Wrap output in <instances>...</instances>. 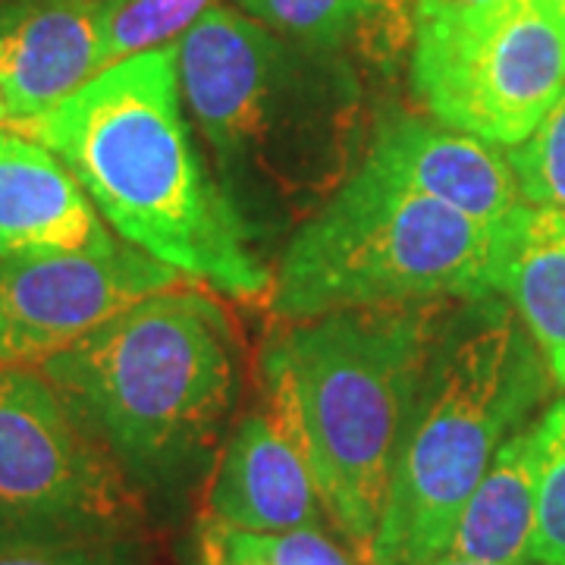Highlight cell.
Returning a JSON list of instances; mask_svg holds the SVG:
<instances>
[{
    "label": "cell",
    "instance_id": "13",
    "mask_svg": "<svg viewBox=\"0 0 565 565\" xmlns=\"http://www.w3.org/2000/svg\"><path fill=\"white\" fill-rule=\"evenodd\" d=\"M114 245L98 207L51 148L20 132H0V258Z\"/></svg>",
    "mask_w": 565,
    "mask_h": 565
},
{
    "label": "cell",
    "instance_id": "1",
    "mask_svg": "<svg viewBox=\"0 0 565 565\" xmlns=\"http://www.w3.org/2000/svg\"><path fill=\"white\" fill-rule=\"evenodd\" d=\"M185 110L252 239L305 223L362 154V85L343 54L315 51L230 7L177 41Z\"/></svg>",
    "mask_w": 565,
    "mask_h": 565
},
{
    "label": "cell",
    "instance_id": "3",
    "mask_svg": "<svg viewBox=\"0 0 565 565\" xmlns=\"http://www.w3.org/2000/svg\"><path fill=\"white\" fill-rule=\"evenodd\" d=\"M452 302L333 311L282 321L262 349L267 412L296 437L323 512L367 559Z\"/></svg>",
    "mask_w": 565,
    "mask_h": 565
},
{
    "label": "cell",
    "instance_id": "7",
    "mask_svg": "<svg viewBox=\"0 0 565 565\" xmlns=\"http://www.w3.org/2000/svg\"><path fill=\"white\" fill-rule=\"evenodd\" d=\"M145 493L39 367L0 364V541H132Z\"/></svg>",
    "mask_w": 565,
    "mask_h": 565
},
{
    "label": "cell",
    "instance_id": "26",
    "mask_svg": "<svg viewBox=\"0 0 565 565\" xmlns=\"http://www.w3.org/2000/svg\"><path fill=\"white\" fill-rule=\"evenodd\" d=\"M427 565H500V563H478V559H462V556H452V553H446L440 559H434V563Z\"/></svg>",
    "mask_w": 565,
    "mask_h": 565
},
{
    "label": "cell",
    "instance_id": "5",
    "mask_svg": "<svg viewBox=\"0 0 565 565\" xmlns=\"http://www.w3.org/2000/svg\"><path fill=\"white\" fill-rule=\"evenodd\" d=\"M550 384L541 349L505 299L449 305L364 565L446 556L468 497L497 449L534 422Z\"/></svg>",
    "mask_w": 565,
    "mask_h": 565
},
{
    "label": "cell",
    "instance_id": "6",
    "mask_svg": "<svg viewBox=\"0 0 565 565\" xmlns=\"http://www.w3.org/2000/svg\"><path fill=\"white\" fill-rule=\"evenodd\" d=\"M267 296L280 321L493 296V226L359 163L296 226Z\"/></svg>",
    "mask_w": 565,
    "mask_h": 565
},
{
    "label": "cell",
    "instance_id": "20",
    "mask_svg": "<svg viewBox=\"0 0 565 565\" xmlns=\"http://www.w3.org/2000/svg\"><path fill=\"white\" fill-rule=\"evenodd\" d=\"M0 565H148L139 537L132 541H0Z\"/></svg>",
    "mask_w": 565,
    "mask_h": 565
},
{
    "label": "cell",
    "instance_id": "15",
    "mask_svg": "<svg viewBox=\"0 0 565 565\" xmlns=\"http://www.w3.org/2000/svg\"><path fill=\"white\" fill-rule=\"evenodd\" d=\"M537 505V452L534 422L512 434L493 456V462L468 497L459 525L452 531V556L500 565L531 563Z\"/></svg>",
    "mask_w": 565,
    "mask_h": 565
},
{
    "label": "cell",
    "instance_id": "16",
    "mask_svg": "<svg viewBox=\"0 0 565 565\" xmlns=\"http://www.w3.org/2000/svg\"><path fill=\"white\" fill-rule=\"evenodd\" d=\"M252 20L315 51L390 61L415 35L418 0H236Z\"/></svg>",
    "mask_w": 565,
    "mask_h": 565
},
{
    "label": "cell",
    "instance_id": "24",
    "mask_svg": "<svg viewBox=\"0 0 565 565\" xmlns=\"http://www.w3.org/2000/svg\"><path fill=\"white\" fill-rule=\"evenodd\" d=\"M0 132H20V136L29 139V120H22L17 114V107L3 92V85H0Z\"/></svg>",
    "mask_w": 565,
    "mask_h": 565
},
{
    "label": "cell",
    "instance_id": "23",
    "mask_svg": "<svg viewBox=\"0 0 565 565\" xmlns=\"http://www.w3.org/2000/svg\"><path fill=\"white\" fill-rule=\"evenodd\" d=\"M202 565H264L255 553L236 544L233 531L217 522H207L202 534Z\"/></svg>",
    "mask_w": 565,
    "mask_h": 565
},
{
    "label": "cell",
    "instance_id": "21",
    "mask_svg": "<svg viewBox=\"0 0 565 565\" xmlns=\"http://www.w3.org/2000/svg\"><path fill=\"white\" fill-rule=\"evenodd\" d=\"M236 544L255 553L264 565H359L321 527H292L277 534H252L230 527Z\"/></svg>",
    "mask_w": 565,
    "mask_h": 565
},
{
    "label": "cell",
    "instance_id": "8",
    "mask_svg": "<svg viewBox=\"0 0 565 565\" xmlns=\"http://www.w3.org/2000/svg\"><path fill=\"white\" fill-rule=\"evenodd\" d=\"M412 88L449 129L522 145L565 92V41L537 0L490 20H415Z\"/></svg>",
    "mask_w": 565,
    "mask_h": 565
},
{
    "label": "cell",
    "instance_id": "17",
    "mask_svg": "<svg viewBox=\"0 0 565 565\" xmlns=\"http://www.w3.org/2000/svg\"><path fill=\"white\" fill-rule=\"evenodd\" d=\"M221 0H104L102 70L180 39Z\"/></svg>",
    "mask_w": 565,
    "mask_h": 565
},
{
    "label": "cell",
    "instance_id": "18",
    "mask_svg": "<svg viewBox=\"0 0 565 565\" xmlns=\"http://www.w3.org/2000/svg\"><path fill=\"white\" fill-rule=\"evenodd\" d=\"M537 505L531 563L565 565V399H553L534 418Z\"/></svg>",
    "mask_w": 565,
    "mask_h": 565
},
{
    "label": "cell",
    "instance_id": "19",
    "mask_svg": "<svg viewBox=\"0 0 565 565\" xmlns=\"http://www.w3.org/2000/svg\"><path fill=\"white\" fill-rule=\"evenodd\" d=\"M522 202L565 211V92L522 145L509 148Z\"/></svg>",
    "mask_w": 565,
    "mask_h": 565
},
{
    "label": "cell",
    "instance_id": "9",
    "mask_svg": "<svg viewBox=\"0 0 565 565\" xmlns=\"http://www.w3.org/2000/svg\"><path fill=\"white\" fill-rule=\"evenodd\" d=\"M182 277L136 245L0 258V364L35 367Z\"/></svg>",
    "mask_w": 565,
    "mask_h": 565
},
{
    "label": "cell",
    "instance_id": "25",
    "mask_svg": "<svg viewBox=\"0 0 565 565\" xmlns=\"http://www.w3.org/2000/svg\"><path fill=\"white\" fill-rule=\"evenodd\" d=\"M541 7L546 10V17L556 22V29H559V35L565 41V0H537Z\"/></svg>",
    "mask_w": 565,
    "mask_h": 565
},
{
    "label": "cell",
    "instance_id": "12",
    "mask_svg": "<svg viewBox=\"0 0 565 565\" xmlns=\"http://www.w3.org/2000/svg\"><path fill=\"white\" fill-rule=\"evenodd\" d=\"M104 0H0V85L22 120L102 70Z\"/></svg>",
    "mask_w": 565,
    "mask_h": 565
},
{
    "label": "cell",
    "instance_id": "22",
    "mask_svg": "<svg viewBox=\"0 0 565 565\" xmlns=\"http://www.w3.org/2000/svg\"><path fill=\"white\" fill-rule=\"evenodd\" d=\"M522 3L525 0H418L415 20H490Z\"/></svg>",
    "mask_w": 565,
    "mask_h": 565
},
{
    "label": "cell",
    "instance_id": "2",
    "mask_svg": "<svg viewBox=\"0 0 565 565\" xmlns=\"http://www.w3.org/2000/svg\"><path fill=\"white\" fill-rule=\"evenodd\" d=\"M122 236L182 280L262 299L274 274L192 139L177 44L98 70L29 126Z\"/></svg>",
    "mask_w": 565,
    "mask_h": 565
},
{
    "label": "cell",
    "instance_id": "10",
    "mask_svg": "<svg viewBox=\"0 0 565 565\" xmlns=\"http://www.w3.org/2000/svg\"><path fill=\"white\" fill-rule=\"evenodd\" d=\"M362 163L484 226H497L522 202L500 145L405 110H386L377 120Z\"/></svg>",
    "mask_w": 565,
    "mask_h": 565
},
{
    "label": "cell",
    "instance_id": "4",
    "mask_svg": "<svg viewBox=\"0 0 565 565\" xmlns=\"http://www.w3.org/2000/svg\"><path fill=\"white\" fill-rule=\"evenodd\" d=\"M39 371L117 456L141 493H177L236 399L233 337L204 292H154Z\"/></svg>",
    "mask_w": 565,
    "mask_h": 565
},
{
    "label": "cell",
    "instance_id": "14",
    "mask_svg": "<svg viewBox=\"0 0 565 565\" xmlns=\"http://www.w3.org/2000/svg\"><path fill=\"white\" fill-rule=\"evenodd\" d=\"M493 296L512 305L565 390V211L519 202L493 226Z\"/></svg>",
    "mask_w": 565,
    "mask_h": 565
},
{
    "label": "cell",
    "instance_id": "11",
    "mask_svg": "<svg viewBox=\"0 0 565 565\" xmlns=\"http://www.w3.org/2000/svg\"><path fill=\"white\" fill-rule=\"evenodd\" d=\"M211 522L252 534L321 525L323 503L302 446L270 412L245 415L207 487Z\"/></svg>",
    "mask_w": 565,
    "mask_h": 565
}]
</instances>
